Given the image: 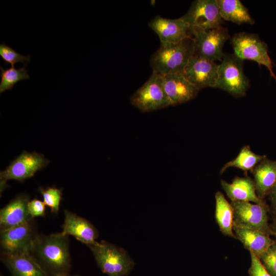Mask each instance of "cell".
I'll return each mask as SVG.
<instances>
[{
  "label": "cell",
  "instance_id": "6da1fadb",
  "mask_svg": "<svg viewBox=\"0 0 276 276\" xmlns=\"http://www.w3.org/2000/svg\"><path fill=\"white\" fill-rule=\"evenodd\" d=\"M30 254L48 276L70 274L72 259L69 236L62 232L37 234Z\"/></svg>",
  "mask_w": 276,
  "mask_h": 276
},
{
  "label": "cell",
  "instance_id": "7a4b0ae2",
  "mask_svg": "<svg viewBox=\"0 0 276 276\" xmlns=\"http://www.w3.org/2000/svg\"><path fill=\"white\" fill-rule=\"evenodd\" d=\"M192 37L178 43H160L152 55L150 65L153 71L161 75L182 73L190 58L193 55Z\"/></svg>",
  "mask_w": 276,
  "mask_h": 276
},
{
  "label": "cell",
  "instance_id": "3957f363",
  "mask_svg": "<svg viewBox=\"0 0 276 276\" xmlns=\"http://www.w3.org/2000/svg\"><path fill=\"white\" fill-rule=\"evenodd\" d=\"M89 248L99 268L108 276L127 275L134 267V261L127 252L114 244L103 240Z\"/></svg>",
  "mask_w": 276,
  "mask_h": 276
},
{
  "label": "cell",
  "instance_id": "277c9868",
  "mask_svg": "<svg viewBox=\"0 0 276 276\" xmlns=\"http://www.w3.org/2000/svg\"><path fill=\"white\" fill-rule=\"evenodd\" d=\"M243 63V60L234 54H224L218 65L215 88L235 97L245 96L249 81L244 73Z\"/></svg>",
  "mask_w": 276,
  "mask_h": 276
},
{
  "label": "cell",
  "instance_id": "5b68a950",
  "mask_svg": "<svg viewBox=\"0 0 276 276\" xmlns=\"http://www.w3.org/2000/svg\"><path fill=\"white\" fill-rule=\"evenodd\" d=\"M130 101L143 112L173 106L165 90L162 75L154 71L148 80L131 96Z\"/></svg>",
  "mask_w": 276,
  "mask_h": 276
},
{
  "label": "cell",
  "instance_id": "8992f818",
  "mask_svg": "<svg viewBox=\"0 0 276 276\" xmlns=\"http://www.w3.org/2000/svg\"><path fill=\"white\" fill-rule=\"evenodd\" d=\"M193 38V55L213 61H221L223 47L229 38L226 28L220 26L211 29L198 28L191 30Z\"/></svg>",
  "mask_w": 276,
  "mask_h": 276
},
{
  "label": "cell",
  "instance_id": "52a82bcc",
  "mask_svg": "<svg viewBox=\"0 0 276 276\" xmlns=\"http://www.w3.org/2000/svg\"><path fill=\"white\" fill-rule=\"evenodd\" d=\"M234 54L239 58L256 62L259 66H266L271 77L276 81L271 60L268 53L267 44L258 35L245 32L236 34L231 40Z\"/></svg>",
  "mask_w": 276,
  "mask_h": 276
},
{
  "label": "cell",
  "instance_id": "ba28073f",
  "mask_svg": "<svg viewBox=\"0 0 276 276\" xmlns=\"http://www.w3.org/2000/svg\"><path fill=\"white\" fill-rule=\"evenodd\" d=\"M49 162L42 154L24 151L5 170L1 171V193L6 188L8 180L23 182L46 167Z\"/></svg>",
  "mask_w": 276,
  "mask_h": 276
},
{
  "label": "cell",
  "instance_id": "9c48e42d",
  "mask_svg": "<svg viewBox=\"0 0 276 276\" xmlns=\"http://www.w3.org/2000/svg\"><path fill=\"white\" fill-rule=\"evenodd\" d=\"M234 224L259 231L268 236L274 235L268 222L266 205L247 201H233Z\"/></svg>",
  "mask_w": 276,
  "mask_h": 276
},
{
  "label": "cell",
  "instance_id": "30bf717a",
  "mask_svg": "<svg viewBox=\"0 0 276 276\" xmlns=\"http://www.w3.org/2000/svg\"><path fill=\"white\" fill-rule=\"evenodd\" d=\"M33 220L1 231L2 252L12 254L30 253L34 240L38 234Z\"/></svg>",
  "mask_w": 276,
  "mask_h": 276
},
{
  "label": "cell",
  "instance_id": "8fae6325",
  "mask_svg": "<svg viewBox=\"0 0 276 276\" xmlns=\"http://www.w3.org/2000/svg\"><path fill=\"white\" fill-rule=\"evenodd\" d=\"M181 18L190 25L191 33L193 28L211 29L221 26L223 21L217 0L195 1Z\"/></svg>",
  "mask_w": 276,
  "mask_h": 276
},
{
  "label": "cell",
  "instance_id": "7c38bea8",
  "mask_svg": "<svg viewBox=\"0 0 276 276\" xmlns=\"http://www.w3.org/2000/svg\"><path fill=\"white\" fill-rule=\"evenodd\" d=\"M218 65L215 61L193 55L182 73L199 90L208 87L215 88Z\"/></svg>",
  "mask_w": 276,
  "mask_h": 276
},
{
  "label": "cell",
  "instance_id": "4fadbf2b",
  "mask_svg": "<svg viewBox=\"0 0 276 276\" xmlns=\"http://www.w3.org/2000/svg\"><path fill=\"white\" fill-rule=\"evenodd\" d=\"M148 25L158 36L160 43H178L192 37L190 25L181 17L169 19L156 15Z\"/></svg>",
  "mask_w": 276,
  "mask_h": 276
},
{
  "label": "cell",
  "instance_id": "5bb4252c",
  "mask_svg": "<svg viewBox=\"0 0 276 276\" xmlns=\"http://www.w3.org/2000/svg\"><path fill=\"white\" fill-rule=\"evenodd\" d=\"M62 232L72 236L88 247L95 244L99 236L97 228L88 220L65 210Z\"/></svg>",
  "mask_w": 276,
  "mask_h": 276
},
{
  "label": "cell",
  "instance_id": "9a60e30c",
  "mask_svg": "<svg viewBox=\"0 0 276 276\" xmlns=\"http://www.w3.org/2000/svg\"><path fill=\"white\" fill-rule=\"evenodd\" d=\"M165 90L173 106L188 102L194 99L199 89L191 83L183 73L162 75Z\"/></svg>",
  "mask_w": 276,
  "mask_h": 276
},
{
  "label": "cell",
  "instance_id": "2e32d148",
  "mask_svg": "<svg viewBox=\"0 0 276 276\" xmlns=\"http://www.w3.org/2000/svg\"><path fill=\"white\" fill-rule=\"evenodd\" d=\"M29 196L21 194L13 199L0 211L1 231L22 224L33 219L28 210Z\"/></svg>",
  "mask_w": 276,
  "mask_h": 276
},
{
  "label": "cell",
  "instance_id": "e0dca14e",
  "mask_svg": "<svg viewBox=\"0 0 276 276\" xmlns=\"http://www.w3.org/2000/svg\"><path fill=\"white\" fill-rule=\"evenodd\" d=\"M0 259L11 276H48L30 253L1 252Z\"/></svg>",
  "mask_w": 276,
  "mask_h": 276
},
{
  "label": "cell",
  "instance_id": "ac0fdd59",
  "mask_svg": "<svg viewBox=\"0 0 276 276\" xmlns=\"http://www.w3.org/2000/svg\"><path fill=\"white\" fill-rule=\"evenodd\" d=\"M221 185L231 201H240L265 205L257 195L254 180L249 177L237 176L231 183L221 180Z\"/></svg>",
  "mask_w": 276,
  "mask_h": 276
},
{
  "label": "cell",
  "instance_id": "d6986e66",
  "mask_svg": "<svg viewBox=\"0 0 276 276\" xmlns=\"http://www.w3.org/2000/svg\"><path fill=\"white\" fill-rule=\"evenodd\" d=\"M233 231L236 239L242 242L249 252H252L259 258L275 241L259 231L235 224H233Z\"/></svg>",
  "mask_w": 276,
  "mask_h": 276
},
{
  "label": "cell",
  "instance_id": "ffe728a7",
  "mask_svg": "<svg viewBox=\"0 0 276 276\" xmlns=\"http://www.w3.org/2000/svg\"><path fill=\"white\" fill-rule=\"evenodd\" d=\"M251 172L254 175L257 194L263 200L276 182V161L266 157Z\"/></svg>",
  "mask_w": 276,
  "mask_h": 276
},
{
  "label": "cell",
  "instance_id": "44dd1931",
  "mask_svg": "<svg viewBox=\"0 0 276 276\" xmlns=\"http://www.w3.org/2000/svg\"><path fill=\"white\" fill-rule=\"evenodd\" d=\"M215 218L221 232L225 236L236 239L233 232L234 209L220 192L215 194Z\"/></svg>",
  "mask_w": 276,
  "mask_h": 276
},
{
  "label": "cell",
  "instance_id": "7402d4cb",
  "mask_svg": "<svg viewBox=\"0 0 276 276\" xmlns=\"http://www.w3.org/2000/svg\"><path fill=\"white\" fill-rule=\"evenodd\" d=\"M219 12L222 19L241 25H253L255 21L248 9L239 0H217Z\"/></svg>",
  "mask_w": 276,
  "mask_h": 276
},
{
  "label": "cell",
  "instance_id": "603a6c76",
  "mask_svg": "<svg viewBox=\"0 0 276 276\" xmlns=\"http://www.w3.org/2000/svg\"><path fill=\"white\" fill-rule=\"evenodd\" d=\"M266 157L265 155H259L254 153L249 145L244 146L234 159L227 162L222 167L220 173L222 174L228 168L234 167L242 170L246 174L248 171L251 172Z\"/></svg>",
  "mask_w": 276,
  "mask_h": 276
},
{
  "label": "cell",
  "instance_id": "cb8c5ba5",
  "mask_svg": "<svg viewBox=\"0 0 276 276\" xmlns=\"http://www.w3.org/2000/svg\"><path fill=\"white\" fill-rule=\"evenodd\" d=\"M0 70L1 94L6 90L12 89L18 82L30 79L28 70L26 68V66L19 68H15L14 66H11L6 69L1 66Z\"/></svg>",
  "mask_w": 276,
  "mask_h": 276
},
{
  "label": "cell",
  "instance_id": "d4e9b609",
  "mask_svg": "<svg viewBox=\"0 0 276 276\" xmlns=\"http://www.w3.org/2000/svg\"><path fill=\"white\" fill-rule=\"evenodd\" d=\"M38 191L42 196L45 205L50 208L52 213H58L62 199V189L52 187L47 188L39 187Z\"/></svg>",
  "mask_w": 276,
  "mask_h": 276
},
{
  "label": "cell",
  "instance_id": "484cf974",
  "mask_svg": "<svg viewBox=\"0 0 276 276\" xmlns=\"http://www.w3.org/2000/svg\"><path fill=\"white\" fill-rule=\"evenodd\" d=\"M0 56L5 65L10 64L11 66H14L18 62H21L26 66L30 61L31 58L30 55L24 56L19 54L4 42L0 44Z\"/></svg>",
  "mask_w": 276,
  "mask_h": 276
},
{
  "label": "cell",
  "instance_id": "4316f807",
  "mask_svg": "<svg viewBox=\"0 0 276 276\" xmlns=\"http://www.w3.org/2000/svg\"><path fill=\"white\" fill-rule=\"evenodd\" d=\"M271 276H276V241L259 258Z\"/></svg>",
  "mask_w": 276,
  "mask_h": 276
},
{
  "label": "cell",
  "instance_id": "83f0119b",
  "mask_svg": "<svg viewBox=\"0 0 276 276\" xmlns=\"http://www.w3.org/2000/svg\"><path fill=\"white\" fill-rule=\"evenodd\" d=\"M251 265L248 270L249 276H271L266 269L259 257L249 251Z\"/></svg>",
  "mask_w": 276,
  "mask_h": 276
},
{
  "label": "cell",
  "instance_id": "f1b7e54d",
  "mask_svg": "<svg viewBox=\"0 0 276 276\" xmlns=\"http://www.w3.org/2000/svg\"><path fill=\"white\" fill-rule=\"evenodd\" d=\"M28 210L30 216L33 219L43 217L45 214V204L43 201L34 198L29 201Z\"/></svg>",
  "mask_w": 276,
  "mask_h": 276
},
{
  "label": "cell",
  "instance_id": "f546056e",
  "mask_svg": "<svg viewBox=\"0 0 276 276\" xmlns=\"http://www.w3.org/2000/svg\"><path fill=\"white\" fill-rule=\"evenodd\" d=\"M267 196L273 213L276 215V182L269 192Z\"/></svg>",
  "mask_w": 276,
  "mask_h": 276
},
{
  "label": "cell",
  "instance_id": "4dcf8cb0",
  "mask_svg": "<svg viewBox=\"0 0 276 276\" xmlns=\"http://www.w3.org/2000/svg\"><path fill=\"white\" fill-rule=\"evenodd\" d=\"M271 228L274 233V236H275L276 237V218H275L273 223L272 224Z\"/></svg>",
  "mask_w": 276,
  "mask_h": 276
},
{
  "label": "cell",
  "instance_id": "1f68e13d",
  "mask_svg": "<svg viewBox=\"0 0 276 276\" xmlns=\"http://www.w3.org/2000/svg\"><path fill=\"white\" fill-rule=\"evenodd\" d=\"M66 276H81L79 274H73V275H71V274H69L68 275H66Z\"/></svg>",
  "mask_w": 276,
  "mask_h": 276
},
{
  "label": "cell",
  "instance_id": "d6a6232c",
  "mask_svg": "<svg viewBox=\"0 0 276 276\" xmlns=\"http://www.w3.org/2000/svg\"><path fill=\"white\" fill-rule=\"evenodd\" d=\"M0 276H4V275H3L2 274H0Z\"/></svg>",
  "mask_w": 276,
  "mask_h": 276
}]
</instances>
